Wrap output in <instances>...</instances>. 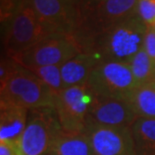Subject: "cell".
<instances>
[{"label":"cell","mask_w":155,"mask_h":155,"mask_svg":"<svg viewBox=\"0 0 155 155\" xmlns=\"http://www.w3.org/2000/svg\"><path fill=\"white\" fill-rule=\"evenodd\" d=\"M0 155H17V152L13 145L0 143Z\"/></svg>","instance_id":"7402d4cb"},{"label":"cell","mask_w":155,"mask_h":155,"mask_svg":"<svg viewBox=\"0 0 155 155\" xmlns=\"http://www.w3.org/2000/svg\"><path fill=\"white\" fill-rule=\"evenodd\" d=\"M53 36L30 6L20 2L13 17L7 24L4 37V52L14 57L43 39Z\"/></svg>","instance_id":"7a4b0ae2"},{"label":"cell","mask_w":155,"mask_h":155,"mask_svg":"<svg viewBox=\"0 0 155 155\" xmlns=\"http://www.w3.org/2000/svg\"><path fill=\"white\" fill-rule=\"evenodd\" d=\"M18 66L19 64L7 55H0V83L5 85Z\"/></svg>","instance_id":"d6986e66"},{"label":"cell","mask_w":155,"mask_h":155,"mask_svg":"<svg viewBox=\"0 0 155 155\" xmlns=\"http://www.w3.org/2000/svg\"><path fill=\"white\" fill-rule=\"evenodd\" d=\"M6 24H0V50H4V37H5Z\"/></svg>","instance_id":"603a6c76"},{"label":"cell","mask_w":155,"mask_h":155,"mask_svg":"<svg viewBox=\"0 0 155 155\" xmlns=\"http://www.w3.org/2000/svg\"><path fill=\"white\" fill-rule=\"evenodd\" d=\"M125 100L137 117L155 119V84L136 86Z\"/></svg>","instance_id":"9a60e30c"},{"label":"cell","mask_w":155,"mask_h":155,"mask_svg":"<svg viewBox=\"0 0 155 155\" xmlns=\"http://www.w3.org/2000/svg\"><path fill=\"white\" fill-rule=\"evenodd\" d=\"M64 1L68 2L69 4L73 5V6H76V7L78 8V6L80 5V3L82 2V0H64Z\"/></svg>","instance_id":"d4e9b609"},{"label":"cell","mask_w":155,"mask_h":155,"mask_svg":"<svg viewBox=\"0 0 155 155\" xmlns=\"http://www.w3.org/2000/svg\"><path fill=\"white\" fill-rule=\"evenodd\" d=\"M99 62L100 58L96 54L82 52L62 64L60 71L65 88L87 84L89 77Z\"/></svg>","instance_id":"7c38bea8"},{"label":"cell","mask_w":155,"mask_h":155,"mask_svg":"<svg viewBox=\"0 0 155 155\" xmlns=\"http://www.w3.org/2000/svg\"><path fill=\"white\" fill-rule=\"evenodd\" d=\"M97 1H99V0H82V2L80 3V5L78 6V8L81 7V6H84V5H91Z\"/></svg>","instance_id":"cb8c5ba5"},{"label":"cell","mask_w":155,"mask_h":155,"mask_svg":"<svg viewBox=\"0 0 155 155\" xmlns=\"http://www.w3.org/2000/svg\"><path fill=\"white\" fill-rule=\"evenodd\" d=\"M143 49L155 63V26H146Z\"/></svg>","instance_id":"44dd1931"},{"label":"cell","mask_w":155,"mask_h":155,"mask_svg":"<svg viewBox=\"0 0 155 155\" xmlns=\"http://www.w3.org/2000/svg\"><path fill=\"white\" fill-rule=\"evenodd\" d=\"M96 96L125 100L136 87L129 64L100 60L87 82Z\"/></svg>","instance_id":"52a82bcc"},{"label":"cell","mask_w":155,"mask_h":155,"mask_svg":"<svg viewBox=\"0 0 155 155\" xmlns=\"http://www.w3.org/2000/svg\"><path fill=\"white\" fill-rule=\"evenodd\" d=\"M136 86L155 84V63L142 48L129 61Z\"/></svg>","instance_id":"2e32d148"},{"label":"cell","mask_w":155,"mask_h":155,"mask_svg":"<svg viewBox=\"0 0 155 155\" xmlns=\"http://www.w3.org/2000/svg\"><path fill=\"white\" fill-rule=\"evenodd\" d=\"M2 98L27 110L54 109L56 101L53 92L31 71L20 65L4 85Z\"/></svg>","instance_id":"3957f363"},{"label":"cell","mask_w":155,"mask_h":155,"mask_svg":"<svg viewBox=\"0 0 155 155\" xmlns=\"http://www.w3.org/2000/svg\"><path fill=\"white\" fill-rule=\"evenodd\" d=\"M145 31L146 25L135 12L95 35L85 52L96 54L100 60L129 63L143 48Z\"/></svg>","instance_id":"6da1fadb"},{"label":"cell","mask_w":155,"mask_h":155,"mask_svg":"<svg viewBox=\"0 0 155 155\" xmlns=\"http://www.w3.org/2000/svg\"><path fill=\"white\" fill-rule=\"evenodd\" d=\"M130 129L136 155H155V119L138 117Z\"/></svg>","instance_id":"5bb4252c"},{"label":"cell","mask_w":155,"mask_h":155,"mask_svg":"<svg viewBox=\"0 0 155 155\" xmlns=\"http://www.w3.org/2000/svg\"><path fill=\"white\" fill-rule=\"evenodd\" d=\"M95 94L88 84L66 87L55 101V113L64 132L82 133L86 128V117Z\"/></svg>","instance_id":"8992f818"},{"label":"cell","mask_w":155,"mask_h":155,"mask_svg":"<svg viewBox=\"0 0 155 155\" xmlns=\"http://www.w3.org/2000/svg\"><path fill=\"white\" fill-rule=\"evenodd\" d=\"M20 0H0V24H7L18 8Z\"/></svg>","instance_id":"ffe728a7"},{"label":"cell","mask_w":155,"mask_h":155,"mask_svg":"<svg viewBox=\"0 0 155 155\" xmlns=\"http://www.w3.org/2000/svg\"><path fill=\"white\" fill-rule=\"evenodd\" d=\"M137 118L126 100L95 95L86 117V126L131 127Z\"/></svg>","instance_id":"30bf717a"},{"label":"cell","mask_w":155,"mask_h":155,"mask_svg":"<svg viewBox=\"0 0 155 155\" xmlns=\"http://www.w3.org/2000/svg\"><path fill=\"white\" fill-rule=\"evenodd\" d=\"M136 14L146 26H155V0H138Z\"/></svg>","instance_id":"ac0fdd59"},{"label":"cell","mask_w":155,"mask_h":155,"mask_svg":"<svg viewBox=\"0 0 155 155\" xmlns=\"http://www.w3.org/2000/svg\"><path fill=\"white\" fill-rule=\"evenodd\" d=\"M3 91H4V85H3L2 83H0V98L2 97Z\"/></svg>","instance_id":"484cf974"},{"label":"cell","mask_w":155,"mask_h":155,"mask_svg":"<svg viewBox=\"0 0 155 155\" xmlns=\"http://www.w3.org/2000/svg\"><path fill=\"white\" fill-rule=\"evenodd\" d=\"M84 132L94 155H136L130 127L87 125Z\"/></svg>","instance_id":"9c48e42d"},{"label":"cell","mask_w":155,"mask_h":155,"mask_svg":"<svg viewBox=\"0 0 155 155\" xmlns=\"http://www.w3.org/2000/svg\"><path fill=\"white\" fill-rule=\"evenodd\" d=\"M46 155H94V153L85 132L67 133L61 130Z\"/></svg>","instance_id":"4fadbf2b"},{"label":"cell","mask_w":155,"mask_h":155,"mask_svg":"<svg viewBox=\"0 0 155 155\" xmlns=\"http://www.w3.org/2000/svg\"><path fill=\"white\" fill-rule=\"evenodd\" d=\"M82 52H84L83 49L73 35H53L11 59L24 68L51 65L61 66Z\"/></svg>","instance_id":"277c9868"},{"label":"cell","mask_w":155,"mask_h":155,"mask_svg":"<svg viewBox=\"0 0 155 155\" xmlns=\"http://www.w3.org/2000/svg\"><path fill=\"white\" fill-rule=\"evenodd\" d=\"M27 114L26 108L0 98V143L16 144L27 124Z\"/></svg>","instance_id":"8fae6325"},{"label":"cell","mask_w":155,"mask_h":155,"mask_svg":"<svg viewBox=\"0 0 155 155\" xmlns=\"http://www.w3.org/2000/svg\"><path fill=\"white\" fill-rule=\"evenodd\" d=\"M37 78H39L53 93L57 96L60 92L65 89L63 80H62L60 66H40V67H31L26 68Z\"/></svg>","instance_id":"e0dca14e"},{"label":"cell","mask_w":155,"mask_h":155,"mask_svg":"<svg viewBox=\"0 0 155 155\" xmlns=\"http://www.w3.org/2000/svg\"><path fill=\"white\" fill-rule=\"evenodd\" d=\"M37 14L51 35H73L79 26L80 15L76 6L64 0H20Z\"/></svg>","instance_id":"ba28073f"},{"label":"cell","mask_w":155,"mask_h":155,"mask_svg":"<svg viewBox=\"0 0 155 155\" xmlns=\"http://www.w3.org/2000/svg\"><path fill=\"white\" fill-rule=\"evenodd\" d=\"M61 130L54 109L30 110L25 129L13 146L17 155H46Z\"/></svg>","instance_id":"5b68a950"}]
</instances>
